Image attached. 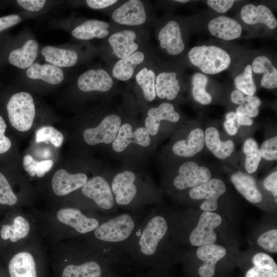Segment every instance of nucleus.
<instances>
[{"label":"nucleus","mask_w":277,"mask_h":277,"mask_svg":"<svg viewBox=\"0 0 277 277\" xmlns=\"http://www.w3.org/2000/svg\"><path fill=\"white\" fill-rule=\"evenodd\" d=\"M148 34L143 27L122 28L107 37L109 61L125 58L147 46Z\"/></svg>","instance_id":"obj_1"},{"label":"nucleus","mask_w":277,"mask_h":277,"mask_svg":"<svg viewBox=\"0 0 277 277\" xmlns=\"http://www.w3.org/2000/svg\"><path fill=\"white\" fill-rule=\"evenodd\" d=\"M188 56L192 65L208 74H215L224 71L231 62L229 54L215 46L194 47L189 51Z\"/></svg>","instance_id":"obj_2"},{"label":"nucleus","mask_w":277,"mask_h":277,"mask_svg":"<svg viewBox=\"0 0 277 277\" xmlns=\"http://www.w3.org/2000/svg\"><path fill=\"white\" fill-rule=\"evenodd\" d=\"M9 122L19 131H26L32 127L35 115V106L31 95L19 92L12 95L6 104Z\"/></svg>","instance_id":"obj_3"},{"label":"nucleus","mask_w":277,"mask_h":277,"mask_svg":"<svg viewBox=\"0 0 277 277\" xmlns=\"http://www.w3.org/2000/svg\"><path fill=\"white\" fill-rule=\"evenodd\" d=\"M148 9L141 0H129L112 12L111 18L118 26L127 28L143 27L150 19Z\"/></svg>","instance_id":"obj_4"},{"label":"nucleus","mask_w":277,"mask_h":277,"mask_svg":"<svg viewBox=\"0 0 277 277\" xmlns=\"http://www.w3.org/2000/svg\"><path fill=\"white\" fill-rule=\"evenodd\" d=\"M134 223L126 213L121 214L99 225L95 229V237L102 241L118 242L125 240L131 234Z\"/></svg>","instance_id":"obj_5"},{"label":"nucleus","mask_w":277,"mask_h":277,"mask_svg":"<svg viewBox=\"0 0 277 277\" xmlns=\"http://www.w3.org/2000/svg\"><path fill=\"white\" fill-rule=\"evenodd\" d=\"M151 58L152 50L146 46L131 55L114 63L110 73L115 81L127 82L132 79L140 66Z\"/></svg>","instance_id":"obj_6"},{"label":"nucleus","mask_w":277,"mask_h":277,"mask_svg":"<svg viewBox=\"0 0 277 277\" xmlns=\"http://www.w3.org/2000/svg\"><path fill=\"white\" fill-rule=\"evenodd\" d=\"M121 122V118L117 114L107 115L97 127L84 130L83 137L85 142L89 145L112 143L117 135Z\"/></svg>","instance_id":"obj_7"},{"label":"nucleus","mask_w":277,"mask_h":277,"mask_svg":"<svg viewBox=\"0 0 277 277\" xmlns=\"http://www.w3.org/2000/svg\"><path fill=\"white\" fill-rule=\"evenodd\" d=\"M222 223L221 216L213 212H203L199 220L196 227L189 235V241L194 246H201L214 244L217 235L214 228Z\"/></svg>","instance_id":"obj_8"},{"label":"nucleus","mask_w":277,"mask_h":277,"mask_svg":"<svg viewBox=\"0 0 277 277\" xmlns=\"http://www.w3.org/2000/svg\"><path fill=\"white\" fill-rule=\"evenodd\" d=\"M226 191L224 182L219 179H210L206 182L191 188L189 192L190 197L194 200H205L200 205V208L204 211H213L217 208V201L220 196Z\"/></svg>","instance_id":"obj_9"},{"label":"nucleus","mask_w":277,"mask_h":277,"mask_svg":"<svg viewBox=\"0 0 277 277\" xmlns=\"http://www.w3.org/2000/svg\"><path fill=\"white\" fill-rule=\"evenodd\" d=\"M211 177V173L208 168L189 161L180 166L179 175L175 177L173 184L180 190L192 188L206 182Z\"/></svg>","instance_id":"obj_10"},{"label":"nucleus","mask_w":277,"mask_h":277,"mask_svg":"<svg viewBox=\"0 0 277 277\" xmlns=\"http://www.w3.org/2000/svg\"><path fill=\"white\" fill-rule=\"evenodd\" d=\"M167 229V222L163 216L156 215L152 217L144 228L139 240L141 252L147 255L153 254Z\"/></svg>","instance_id":"obj_11"},{"label":"nucleus","mask_w":277,"mask_h":277,"mask_svg":"<svg viewBox=\"0 0 277 277\" xmlns=\"http://www.w3.org/2000/svg\"><path fill=\"white\" fill-rule=\"evenodd\" d=\"M115 81L110 72L104 68L90 69L80 75L77 85L83 92H107L113 88Z\"/></svg>","instance_id":"obj_12"},{"label":"nucleus","mask_w":277,"mask_h":277,"mask_svg":"<svg viewBox=\"0 0 277 277\" xmlns=\"http://www.w3.org/2000/svg\"><path fill=\"white\" fill-rule=\"evenodd\" d=\"M157 39L159 47L168 55H179L185 49L180 26L175 21H168L159 29Z\"/></svg>","instance_id":"obj_13"},{"label":"nucleus","mask_w":277,"mask_h":277,"mask_svg":"<svg viewBox=\"0 0 277 277\" xmlns=\"http://www.w3.org/2000/svg\"><path fill=\"white\" fill-rule=\"evenodd\" d=\"M82 191L85 196L92 199L103 209H111L114 205L111 188L102 176H96L89 180L82 187Z\"/></svg>","instance_id":"obj_14"},{"label":"nucleus","mask_w":277,"mask_h":277,"mask_svg":"<svg viewBox=\"0 0 277 277\" xmlns=\"http://www.w3.org/2000/svg\"><path fill=\"white\" fill-rule=\"evenodd\" d=\"M151 143L150 135L145 127L137 128L134 132L130 124L121 125L117 135L112 142V148L116 152L123 151L131 143L148 147Z\"/></svg>","instance_id":"obj_15"},{"label":"nucleus","mask_w":277,"mask_h":277,"mask_svg":"<svg viewBox=\"0 0 277 277\" xmlns=\"http://www.w3.org/2000/svg\"><path fill=\"white\" fill-rule=\"evenodd\" d=\"M121 29L107 22L96 19L87 20L76 27L71 32L76 39L89 40L95 38H107L114 31Z\"/></svg>","instance_id":"obj_16"},{"label":"nucleus","mask_w":277,"mask_h":277,"mask_svg":"<svg viewBox=\"0 0 277 277\" xmlns=\"http://www.w3.org/2000/svg\"><path fill=\"white\" fill-rule=\"evenodd\" d=\"M135 174L130 171H125L117 174L111 184V190L115 195V201L120 205L129 204L137 192Z\"/></svg>","instance_id":"obj_17"},{"label":"nucleus","mask_w":277,"mask_h":277,"mask_svg":"<svg viewBox=\"0 0 277 277\" xmlns=\"http://www.w3.org/2000/svg\"><path fill=\"white\" fill-rule=\"evenodd\" d=\"M180 118V115L175 111L174 106L170 103L164 102L158 107L150 108L147 111L145 128L149 135L154 136L159 131L161 121L177 122Z\"/></svg>","instance_id":"obj_18"},{"label":"nucleus","mask_w":277,"mask_h":277,"mask_svg":"<svg viewBox=\"0 0 277 277\" xmlns=\"http://www.w3.org/2000/svg\"><path fill=\"white\" fill-rule=\"evenodd\" d=\"M87 179V176L84 173L70 174L61 169L57 170L53 176L52 189L57 195H65L82 188Z\"/></svg>","instance_id":"obj_19"},{"label":"nucleus","mask_w":277,"mask_h":277,"mask_svg":"<svg viewBox=\"0 0 277 277\" xmlns=\"http://www.w3.org/2000/svg\"><path fill=\"white\" fill-rule=\"evenodd\" d=\"M227 253L226 248L221 245L212 244L200 246L196 250V256L203 261L199 269L201 277H212L215 273L216 263Z\"/></svg>","instance_id":"obj_20"},{"label":"nucleus","mask_w":277,"mask_h":277,"mask_svg":"<svg viewBox=\"0 0 277 277\" xmlns=\"http://www.w3.org/2000/svg\"><path fill=\"white\" fill-rule=\"evenodd\" d=\"M57 217L60 222L73 227L81 233L90 232L99 226L96 219L88 218L76 208L62 209L57 212Z\"/></svg>","instance_id":"obj_21"},{"label":"nucleus","mask_w":277,"mask_h":277,"mask_svg":"<svg viewBox=\"0 0 277 277\" xmlns=\"http://www.w3.org/2000/svg\"><path fill=\"white\" fill-rule=\"evenodd\" d=\"M156 72L151 58L138 67L132 78L141 89L144 98L149 102L156 98Z\"/></svg>","instance_id":"obj_22"},{"label":"nucleus","mask_w":277,"mask_h":277,"mask_svg":"<svg viewBox=\"0 0 277 277\" xmlns=\"http://www.w3.org/2000/svg\"><path fill=\"white\" fill-rule=\"evenodd\" d=\"M240 14L242 20L248 25L263 24L271 29L277 26V21L273 14L263 5L247 4L242 8Z\"/></svg>","instance_id":"obj_23"},{"label":"nucleus","mask_w":277,"mask_h":277,"mask_svg":"<svg viewBox=\"0 0 277 277\" xmlns=\"http://www.w3.org/2000/svg\"><path fill=\"white\" fill-rule=\"evenodd\" d=\"M174 71L156 72L155 89L156 96L161 99L172 101L177 96L180 90V80Z\"/></svg>","instance_id":"obj_24"},{"label":"nucleus","mask_w":277,"mask_h":277,"mask_svg":"<svg viewBox=\"0 0 277 277\" xmlns=\"http://www.w3.org/2000/svg\"><path fill=\"white\" fill-rule=\"evenodd\" d=\"M208 30L214 36L226 41L239 38L242 33V27L235 20L220 16L211 19L208 23Z\"/></svg>","instance_id":"obj_25"},{"label":"nucleus","mask_w":277,"mask_h":277,"mask_svg":"<svg viewBox=\"0 0 277 277\" xmlns=\"http://www.w3.org/2000/svg\"><path fill=\"white\" fill-rule=\"evenodd\" d=\"M204 145V131L201 128H195L190 131L187 139L175 142L172 150L176 155L191 157L201 152Z\"/></svg>","instance_id":"obj_26"},{"label":"nucleus","mask_w":277,"mask_h":277,"mask_svg":"<svg viewBox=\"0 0 277 277\" xmlns=\"http://www.w3.org/2000/svg\"><path fill=\"white\" fill-rule=\"evenodd\" d=\"M231 181L236 190L249 202L257 204L263 200V195L259 190L254 179L241 171L234 173Z\"/></svg>","instance_id":"obj_27"},{"label":"nucleus","mask_w":277,"mask_h":277,"mask_svg":"<svg viewBox=\"0 0 277 277\" xmlns=\"http://www.w3.org/2000/svg\"><path fill=\"white\" fill-rule=\"evenodd\" d=\"M205 144L207 148L217 158L224 160L229 157L234 150L232 140L221 141L219 131L213 127L207 128L204 132Z\"/></svg>","instance_id":"obj_28"},{"label":"nucleus","mask_w":277,"mask_h":277,"mask_svg":"<svg viewBox=\"0 0 277 277\" xmlns=\"http://www.w3.org/2000/svg\"><path fill=\"white\" fill-rule=\"evenodd\" d=\"M38 49L37 43L34 39H30L22 48L10 51L8 61L10 64L21 69L29 68L36 58Z\"/></svg>","instance_id":"obj_29"},{"label":"nucleus","mask_w":277,"mask_h":277,"mask_svg":"<svg viewBox=\"0 0 277 277\" xmlns=\"http://www.w3.org/2000/svg\"><path fill=\"white\" fill-rule=\"evenodd\" d=\"M46 62L58 67H70L74 66L78 55L74 50L66 49L48 46L41 51Z\"/></svg>","instance_id":"obj_30"},{"label":"nucleus","mask_w":277,"mask_h":277,"mask_svg":"<svg viewBox=\"0 0 277 277\" xmlns=\"http://www.w3.org/2000/svg\"><path fill=\"white\" fill-rule=\"evenodd\" d=\"M8 268L10 277H36L35 263L28 252L14 255L10 261Z\"/></svg>","instance_id":"obj_31"},{"label":"nucleus","mask_w":277,"mask_h":277,"mask_svg":"<svg viewBox=\"0 0 277 277\" xmlns=\"http://www.w3.org/2000/svg\"><path fill=\"white\" fill-rule=\"evenodd\" d=\"M27 76L31 79L42 80L52 85H56L64 80L62 69L51 64L34 63L28 68Z\"/></svg>","instance_id":"obj_32"},{"label":"nucleus","mask_w":277,"mask_h":277,"mask_svg":"<svg viewBox=\"0 0 277 277\" xmlns=\"http://www.w3.org/2000/svg\"><path fill=\"white\" fill-rule=\"evenodd\" d=\"M251 69L255 73H263L261 81L262 86L267 89L276 88L277 69L269 58L264 55L257 56L253 61Z\"/></svg>","instance_id":"obj_33"},{"label":"nucleus","mask_w":277,"mask_h":277,"mask_svg":"<svg viewBox=\"0 0 277 277\" xmlns=\"http://www.w3.org/2000/svg\"><path fill=\"white\" fill-rule=\"evenodd\" d=\"M30 230L29 222L21 216H16L11 225H4L1 230V236L5 240L10 239L12 242L25 238Z\"/></svg>","instance_id":"obj_34"},{"label":"nucleus","mask_w":277,"mask_h":277,"mask_svg":"<svg viewBox=\"0 0 277 277\" xmlns=\"http://www.w3.org/2000/svg\"><path fill=\"white\" fill-rule=\"evenodd\" d=\"M101 274L100 266L91 261L80 265L67 266L63 271L62 277H100Z\"/></svg>","instance_id":"obj_35"},{"label":"nucleus","mask_w":277,"mask_h":277,"mask_svg":"<svg viewBox=\"0 0 277 277\" xmlns=\"http://www.w3.org/2000/svg\"><path fill=\"white\" fill-rule=\"evenodd\" d=\"M243 151L246 156L245 169L248 174H252L257 170L262 158L257 142L252 138H248L244 144Z\"/></svg>","instance_id":"obj_36"},{"label":"nucleus","mask_w":277,"mask_h":277,"mask_svg":"<svg viewBox=\"0 0 277 277\" xmlns=\"http://www.w3.org/2000/svg\"><path fill=\"white\" fill-rule=\"evenodd\" d=\"M208 78L201 73L194 74L192 77V94L194 99L203 105H207L212 101V97L206 91Z\"/></svg>","instance_id":"obj_37"},{"label":"nucleus","mask_w":277,"mask_h":277,"mask_svg":"<svg viewBox=\"0 0 277 277\" xmlns=\"http://www.w3.org/2000/svg\"><path fill=\"white\" fill-rule=\"evenodd\" d=\"M234 84L238 90L247 95H253L256 87L252 78L251 66L247 65L243 73L234 79Z\"/></svg>","instance_id":"obj_38"},{"label":"nucleus","mask_w":277,"mask_h":277,"mask_svg":"<svg viewBox=\"0 0 277 277\" xmlns=\"http://www.w3.org/2000/svg\"><path fill=\"white\" fill-rule=\"evenodd\" d=\"M64 140L63 134L52 126H43L35 133V141L37 143L50 142L54 146H61Z\"/></svg>","instance_id":"obj_39"},{"label":"nucleus","mask_w":277,"mask_h":277,"mask_svg":"<svg viewBox=\"0 0 277 277\" xmlns=\"http://www.w3.org/2000/svg\"><path fill=\"white\" fill-rule=\"evenodd\" d=\"M17 197L13 192L5 175L0 171V204L12 206L16 203Z\"/></svg>","instance_id":"obj_40"},{"label":"nucleus","mask_w":277,"mask_h":277,"mask_svg":"<svg viewBox=\"0 0 277 277\" xmlns=\"http://www.w3.org/2000/svg\"><path fill=\"white\" fill-rule=\"evenodd\" d=\"M258 244L265 250L273 253L277 252V230H268L258 239Z\"/></svg>","instance_id":"obj_41"},{"label":"nucleus","mask_w":277,"mask_h":277,"mask_svg":"<svg viewBox=\"0 0 277 277\" xmlns=\"http://www.w3.org/2000/svg\"><path fill=\"white\" fill-rule=\"evenodd\" d=\"M261 157L267 161L277 159V136H275L264 141L260 149Z\"/></svg>","instance_id":"obj_42"},{"label":"nucleus","mask_w":277,"mask_h":277,"mask_svg":"<svg viewBox=\"0 0 277 277\" xmlns=\"http://www.w3.org/2000/svg\"><path fill=\"white\" fill-rule=\"evenodd\" d=\"M252 263L254 266L266 268L277 274L276 263L270 255L265 253L260 252L255 254L252 258Z\"/></svg>","instance_id":"obj_43"},{"label":"nucleus","mask_w":277,"mask_h":277,"mask_svg":"<svg viewBox=\"0 0 277 277\" xmlns=\"http://www.w3.org/2000/svg\"><path fill=\"white\" fill-rule=\"evenodd\" d=\"M7 127L5 120L0 115V155L6 154L12 147L10 139L5 134Z\"/></svg>","instance_id":"obj_44"},{"label":"nucleus","mask_w":277,"mask_h":277,"mask_svg":"<svg viewBox=\"0 0 277 277\" xmlns=\"http://www.w3.org/2000/svg\"><path fill=\"white\" fill-rule=\"evenodd\" d=\"M233 0H208V5L212 9L219 13H225L233 6Z\"/></svg>","instance_id":"obj_45"},{"label":"nucleus","mask_w":277,"mask_h":277,"mask_svg":"<svg viewBox=\"0 0 277 277\" xmlns=\"http://www.w3.org/2000/svg\"><path fill=\"white\" fill-rule=\"evenodd\" d=\"M17 4L24 9L32 12L41 10L45 5L44 0H18Z\"/></svg>","instance_id":"obj_46"},{"label":"nucleus","mask_w":277,"mask_h":277,"mask_svg":"<svg viewBox=\"0 0 277 277\" xmlns=\"http://www.w3.org/2000/svg\"><path fill=\"white\" fill-rule=\"evenodd\" d=\"M245 276L277 277V274L272 272L266 268L254 265L247 271Z\"/></svg>","instance_id":"obj_47"},{"label":"nucleus","mask_w":277,"mask_h":277,"mask_svg":"<svg viewBox=\"0 0 277 277\" xmlns=\"http://www.w3.org/2000/svg\"><path fill=\"white\" fill-rule=\"evenodd\" d=\"M21 21L17 14H9L0 17V32L9 28Z\"/></svg>","instance_id":"obj_48"},{"label":"nucleus","mask_w":277,"mask_h":277,"mask_svg":"<svg viewBox=\"0 0 277 277\" xmlns=\"http://www.w3.org/2000/svg\"><path fill=\"white\" fill-rule=\"evenodd\" d=\"M264 188L271 192L274 197L277 196V171H274L267 176L263 182Z\"/></svg>","instance_id":"obj_49"},{"label":"nucleus","mask_w":277,"mask_h":277,"mask_svg":"<svg viewBox=\"0 0 277 277\" xmlns=\"http://www.w3.org/2000/svg\"><path fill=\"white\" fill-rule=\"evenodd\" d=\"M118 2L117 0H87L86 3L92 9H104L112 7Z\"/></svg>","instance_id":"obj_50"},{"label":"nucleus","mask_w":277,"mask_h":277,"mask_svg":"<svg viewBox=\"0 0 277 277\" xmlns=\"http://www.w3.org/2000/svg\"><path fill=\"white\" fill-rule=\"evenodd\" d=\"M53 162L51 160L38 162L35 168L36 175L39 177L44 176L52 168Z\"/></svg>","instance_id":"obj_51"},{"label":"nucleus","mask_w":277,"mask_h":277,"mask_svg":"<svg viewBox=\"0 0 277 277\" xmlns=\"http://www.w3.org/2000/svg\"><path fill=\"white\" fill-rule=\"evenodd\" d=\"M37 162L30 155H26L23 158L24 168L31 176L36 175L35 168Z\"/></svg>","instance_id":"obj_52"},{"label":"nucleus","mask_w":277,"mask_h":277,"mask_svg":"<svg viewBox=\"0 0 277 277\" xmlns=\"http://www.w3.org/2000/svg\"><path fill=\"white\" fill-rule=\"evenodd\" d=\"M231 100L234 104L240 105H242L245 102L243 93L238 90L232 91L231 94Z\"/></svg>","instance_id":"obj_53"},{"label":"nucleus","mask_w":277,"mask_h":277,"mask_svg":"<svg viewBox=\"0 0 277 277\" xmlns=\"http://www.w3.org/2000/svg\"><path fill=\"white\" fill-rule=\"evenodd\" d=\"M224 125L226 132L229 135H234L237 133L239 128L235 123V121L226 120Z\"/></svg>","instance_id":"obj_54"},{"label":"nucleus","mask_w":277,"mask_h":277,"mask_svg":"<svg viewBox=\"0 0 277 277\" xmlns=\"http://www.w3.org/2000/svg\"><path fill=\"white\" fill-rule=\"evenodd\" d=\"M235 123L238 128L242 126H250L253 124V120L246 116H236L235 120Z\"/></svg>","instance_id":"obj_55"},{"label":"nucleus","mask_w":277,"mask_h":277,"mask_svg":"<svg viewBox=\"0 0 277 277\" xmlns=\"http://www.w3.org/2000/svg\"><path fill=\"white\" fill-rule=\"evenodd\" d=\"M245 101L249 106L254 108H258L261 105V101L256 96L247 95L245 97Z\"/></svg>","instance_id":"obj_56"},{"label":"nucleus","mask_w":277,"mask_h":277,"mask_svg":"<svg viewBox=\"0 0 277 277\" xmlns=\"http://www.w3.org/2000/svg\"><path fill=\"white\" fill-rule=\"evenodd\" d=\"M246 111V116L251 118L257 116L259 112L258 108H254L249 106L248 104H245Z\"/></svg>","instance_id":"obj_57"},{"label":"nucleus","mask_w":277,"mask_h":277,"mask_svg":"<svg viewBox=\"0 0 277 277\" xmlns=\"http://www.w3.org/2000/svg\"><path fill=\"white\" fill-rule=\"evenodd\" d=\"M236 115L239 116H246V111L245 106L243 105H240L238 107L235 112Z\"/></svg>","instance_id":"obj_58"},{"label":"nucleus","mask_w":277,"mask_h":277,"mask_svg":"<svg viewBox=\"0 0 277 277\" xmlns=\"http://www.w3.org/2000/svg\"><path fill=\"white\" fill-rule=\"evenodd\" d=\"M237 115L234 112H230L226 115V120L235 121Z\"/></svg>","instance_id":"obj_59"},{"label":"nucleus","mask_w":277,"mask_h":277,"mask_svg":"<svg viewBox=\"0 0 277 277\" xmlns=\"http://www.w3.org/2000/svg\"><path fill=\"white\" fill-rule=\"evenodd\" d=\"M176 2L185 3L189 2L188 0H176L175 1Z\"/></svg>","instance_id":"obj_60"}]
</instances>
